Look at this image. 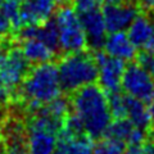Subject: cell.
Here are the masks:
<instances>
[{"instance_id": "6da1fadb", "label": "cell", "mask_w": 154, "mask_h": 154, "mask_svg": "<svg viewBox=\"0 0 154 154\" xmlns=\"http://www.w3.org/2000/svg\"><path fill=\"white\" fill-rule=\"evenodd\" d=\"M68 98L71 112L80 119L86 136L91 140L102 137L113 118L107 93L93 82L77 89Z\"/></svg>"}, {"instance_id": "30bf717a", "label": "cell", "mask_w": 154, "mask_h": 154, "mask_svg": "<svg viewBox=\"0 0 154 154\" xmlns=\"http://www.w3.org/2000/svg\"><path fill=\"white\" fill-rule=\"evenodd\" d=\"M103 136L112 137L126 143L127 145H131V144H143L148 136V131L134 126L132 122L127 118H114V121L109 123Z\"/></svg>"}, {"instance_id": "d4e9b609", "label": "cell", "mask_w": 154, "mask_h": 154, "mask_svg": "<svg viewBox=\"0 0 154 154\" xmlns=\"http://www.w3.org/2000/svg\"><path fill=\"white\" fill-rule=\"evenodd\" d=\"M53 154H67V153L64 152V149H62L60 146H58V148L55 149V150L53 152Z\"/></svg>"}, {"instance_id": "7c38bea8", "label": "cell", "mask_w": 154, "mask_h": 154, "mask_svg": "<svg viewBox=\"0 0 154 154\" xmlns=\"http://www.w3.org/2000/svg\"><path fill=\"white\" fill-rule=\"evenodd\" d=\"M16 41L18 42L19 48L23 53V55L26 57L28 63L31 66L46 63V62L54 60L57 58V54L48 45H45L40 38L28 36V37H16Z\"/></svg>"}, {"instance_id": "8fae6325", "label": "cell", "mask_w": 154, "mask_h": 154, "mask_svg": "<svg viewBox=\"0 0 154 154\" xmlns=\"http://www.w3.org/2000/svg\"><path fill=\"white\" fill-rule=\"evenodd\" d=\"M104 53H107L108 55L118 58L123 62H131L136 58L137 50L130 38L127 33L125 31H117V32H109L107 35L103 45Z\"/></svg>"}, {"instance_id": "603a6c76", "label": "cell", "mask_w": 154, "mask_h": 154, "mask_svg": "<svg viewBox=\"0 0 154 154\" xmlns=\"http://www.w3.org/2000/svg\"><path fill=\"white\" fill-rule=\"evenodd\" d=\"M150 104H149V116H150V127L154 128V95H153V98L150 99V102H149Z\"/></svg>"}, {"instance_id": "9a60e30c", "label": "cell", "mask_w": 154, "mask_h": 154, "mask_svg": "<svg viewBox=\"0 0 154 154\" xmlns=\"http://www.w3.org/2000/svg\"><path fill=\"white\" fill-rule=\"evenodd\" d=\"M58 146L64 149L67 154H93L91 139L86 135L72 137H58Z\"/></svg>"}, {"instance_id": "7a4b0ae2", "label": "cell", "mask_w": 154, "mask_h": 154, "mask_svg": "<svg viewBox=\"0 0 154 154\" xmlns=\"http://www.w3.org/2000/svg\"><path fill=\"white\" fill-rule=\"evenodd\" d=\"M60 94L57 64L51 60L31 67L11 102L19 103L26 110H32L50 103Z\"/></svg>"}, {"instance_id": "f1b7e54d", "label": "cell", "mask_w": 154, "mask_h": 154, "mask_svg": "<svg viewBox=\"0 0 154 154\" xmlns=\"http://www.w3.org/2000/svg\"><path fill=\"white\" fill-rule=\"evenodd\" d=\"M16 2H18V3H22V2H23V0H16Z\"/></svg>"}, {"instance_id": "52a82bcc", "label": "cell", "mask_w": 154, "mask_h": 154, "mask_svg": "<svg viewBox=\"0 0 154 154\" xmlns=\"http://www.w3.org/2000/svg\"><path fill=\"white\" fill-rule=\"evenodd\" d=\"M102 12L107 31L117 32L126 31L134 18L141 11L136 0H123L116 4H103Z\"/></svg>"}, {"instance_id": "cb8c5ba5", "label": "cell", "mask_w": 154, "mask_h": 154, "mask_svg": "<svg viewBox=\"0 0 154 154\" xmlns=\"http://www.w3.org/2000/svg\"><path fill=\"white\" fill-rule=\"evenodd\" d=\"M123 0H102L103 4H116V3H121Z\"/></svg>"}, {"instance_id": "4dcf8cb0", "label": "cell", "mask_w": 154, "mask_h": 154, "mask_svg": "<svg viewBox=\"0 0 154 154\" xmlns=\"http://www.w3.org/2000/svg\"><path fill=\"white\" fill-rule=\"evenodd\" d=\"M2 2H3V0H0V4H2Z\"/></svg>"}, {"instance_id": "3957f363", "label": "cell", "mask_w": 154, "mask_h": 154, "mask_svg": "<svg viewBox=\"0 0 154 154\" xmlns=\"http://www.w3.org/2000/svg\"><path fill=\"white\" fill-rule=\"evenodd\" d=\"M55 64L60 90L66 95L98 80V64L90 49L59 55Z\"/></svg>"}, {"instance_id": "5bb4252c", "label": "cell", "mask_w": 154, "mask_h": 154, "mask_svg": "<svg viewBox=\"0 0 154 154\" xmlns=\"http://www.w3.org/2000/svg\"><path fill=\"white\" fill-rule=\"evenodd\" d=\"M125 118L130 119L134 126L148 131L150 128V116L146 104L136 98L125 94Z\"/></svg>"}, {"instance_id": "e0dca14e", "label": "cell", "mask_w": 154, "mask_h": 154, "mask_svg": "<svg viewBox=\"0 0 154 154\" xmlns=\"http://www.w3.org/2000/svg\"><path fill=\"white\" fill-rule=\"evenodd\" d=\"M136 62L149 72V75L154 80V54L153 53L143 49L136 54Z\"/></svg>"}, {"instance_id": "44dd1931", "label": "cell", "mask_w": 154, "mask_h": 154, "mask_svg": "<svg viewBox=\"0 0 154 154\" xmlns=\"http://www.w3.org/2000/svg\"><path fill=\"white\" fill-rule=\"evenodd\" d=\"M143 154H154V136H146L145 141L141 144Z\"/></svg>"}, {"instance_id": "5b68a950", "label": "cell", "mask_w": 154, "mask_h": 154, "mask_svg": "<svg viewBox=\"0 0 154 154\" xmlns=\"http://www.w3.org/2000/svg\"><path fill=\"white\" fill-rule=\"evenodd\" d=\"M121 89L125 94L149 103L154 95V80L144 67L136 60H131L125 67Z\"/></svg>"}, {"instance_id": "277c9868", "label": "cell", "mask_w": 154, "mask_h": 154, "mask_svg": "<svg viewBox=\"0 0 154 154\" xmlns=\"http://www.w3.org/2000/svg\"><path fill=\"white\" fill-rule=\"evenodd\" d=\"M54 18L59 36V55L88 48L84 28L71 3L59 4L54 12Z\"/></svg>"}, {"instance_id": "83f0119b", "label": "cell", "mask_w": 154, "mask_h": 154, "mask_svg": "<svg viewBox=\"0 0 154 154\" xmlns=\"http://www.w3.org/2000/svg\"><path fill=\"white\" fill-rule=\"evenodd\" d=\"M60 2H62V3H72L73 0H60Z\"/></svg>"}, {"instance_id": "ac0fdd59", "label": "cell", "mask_w": 154, "mask_h": 154, "mask_svg": "<svg viewBox=\"0 0 154 154\" xmlns=\"http://www.w3.org/2000/svg\"><path fill=\"white\" fill-rule=\"evenodd\" d=\"M73 2H75L73 8L77 14L94 11V9H99L103 7L102 0H73Z\"/></svg>"}, {"instance_id": "ba28073f", "label": "cell", "mask_w": 154, "mask_h": 154, "mask_svg": "<svg viewBox=\"0 0 154 154\" xmlns=\"http://www.w3.org/2000/svg\"><path fill=\"white\" fill-rule=\"evenodd\" d=\"M77 16L84 28L88 48L93 51L102 50L107 37V27H105L102 8L80 13Z\"/></svg>"}, {"instance_id": "ffe728a7", "label": "cell", "mask_w": 154, "mask_h": 154, "mask_svg": "<svg viewBox=\"0 0 154 154\" xmlns=\"http://www.w3.org/2000/svg\"><path fill=\"white\" fill-rule=\"evenodd\" d=\"M136 3L141 12L149 14L154 12V0H136Z\"/></svg>"}, {"instance_id": "2e32d148", "label": "cell", "mask_w": 154, "mask_h": 154, "mask_svg": "<svg viewBox=\"0 0 154 154\" xmlns=\"http://www.w3.org/2000/svg\"><path fill=\"white\" fill-rule=\"evenodd\" d=\"M127 144L116 139L102 136L95 140L93 145V154H123Z\"/></svg>"}, {"instance_id": "484cf974", "label": "cell", "mask_w": 154, "mask_h": 154, "mask_svg": "<svg viewBox=\"0 0 154 154\" xmlns=\"http://www.w3.org/2000/svg\"><path fill=\"white\" fill-rule=\"evenodd\" d=\"M5 107H7V104L4 103L2 99H0V116L3 114V112H4V109H5Z\"/></svg>"}, {"instance_id": "4fadbf2b", "label": "cell", "mask_w": 154, "mask_h": 154, "mask_svg": "<svg viewBox=\"0 0 154 154\" xmlns=\"http://www.w3.org/2000/svg\"><path fill=\"white\" fill-rule=\"evenodd\" d=\"M153 21L150 14L140 12L134 18L131 25L127 28V36L130 41L137 48H145L153 36Z\"/></svg>"}, {"instance_id": "8992f818", "label": "cell", "mask_w": 154, "mask_h": 154, "mask_svg": "<svg viewBox=\"0 0 154 154\" xmlns=\"http://www.w3.org/2000/svg\"><path fill=\"white\" fill-rule=\"evenodd\" d=\"M98 64L99 85L105 93H114L121 90V81L125 71V62L118 58L110 57L103 50L94 51Z\"/></svg>"}, {"instance_id": "f546056e", "label": "cell", "mask_w": 154, "mask_h": 154, "mask_svg": "<svg viewBox=\"0 0 154 154\" xmlns=\"http://www.w3.org/2000/svg\"><path fill=\"white\" fill-rule=\"evenodd\" d=\"M0 154H3V149H0Z\"/></svg>"}, {"instance_id": "d6986e66", "label": "cell", "mask_w": 154, "mask_h": 154, "mask_svg": "<svg viewBox=\"0 0 154 154\" xmlns=\"http://www.w3.org/2000/svg\"><path fill=\"white\" fill-rule=\"evenodd\" d=\"M3 154H30L27 149V144H13L3 148Z\"/></svg>"}, {"instance_id": "9c48e42d", "label": "cell", "mask_w": 154, "mask_h": 154, "mask_svg": "<svg viewBox=\"0 0 154 154\" xmlns=\"http://www.w3.org/2000/svg\"><path fill=\"white\" fill-rule=\"evenodd\" d=\"M58 5V0H23L19 4L21 27L42 25L54 14Z\"/></svg>"}, {"instance_id": "4316f807", "label": "cell", "mask_w": 154, "mask_h": 154, "mask_svg": "<svg viewBox=\"0 0 154 154\" xmlns=\"http://www.w3.org/2000/svg\"><path fill=\"white\" fill-rule=\"evenodd\" d=\"M0 149H3V134H2V128H0Z\"/></svg>"}, {"instance_id": "7402d4cb", "label": "cell", "mask_w": 154, "mask_h": 154, "mask_svg": "<svg viewBox=\"0 0 154 154\" xmlns=\"http://www.w3.org/2000/svg\"><path fill=\"white\" fill-rule=\"evenodd\" d=\"M148 14H149V13H148ZM150 17H152V21H153V30H154V12L150 13ZM144 49L154 54V32H153V36L150 37V40H149V42L146 44V46L144 48Z\"/></svg>"}]
</instances>
